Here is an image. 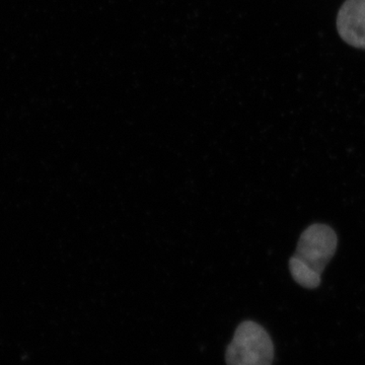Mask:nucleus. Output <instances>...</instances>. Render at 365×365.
I'll return each instance as SVG.
<instances>
[{
    "instance_id": "obj_2",
    "label": "nucleus",
    "mask_w": 365,
    "mask_h": 365,
    "mask_svg": "<svg viewBox=\"0 0 365 365\" xmlns=\"http://www.w3.org/2000/svg\"><path fill=\"white\" fill-rule=\"evenodd\" d=\"M274 345L267 331L246 321L237 327L225 352L227 365H272Z\"/></svg>"
},
{
    "instance_id": "obj_1",
    "label": "nucleus",
    "mask_w": 365,
    "mask_h": 365,
    "mask_svg": "<svg viewBox=\"0 0 365 365\" xmlns=\"http://www.w3.org/2000/svg\"><path fill=\"white\" fill-rule=\"evenodd\" d=\"M337 235L325 225H314L300 235L295 255L290 259L292 277L302 287H318L321 274L335 254Z\"/></svg>"
},
{
    "instance_id": "obj_3",
    "label": "nucleus",
    "mask_w": 365,
    "mask_h": 365,
    "mask_svg": "<svg viewBox=\"0 0 365 365\" xmlns=\"http://www.w3.org/2000/svg\"><path fill=\"white\" fill-rule=\"evenodd\" d=\"M337 30L347 44L365 50V0H346L338 13Z\"/></svg>"
}]
</instances>
